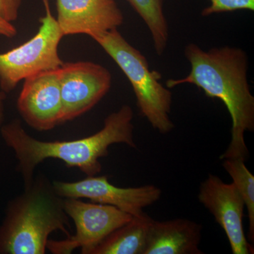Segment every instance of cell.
<instances>
[{"mask_svg": "<svg viewBox=\"0 0 254 254\" xmlns=\"http://www.w3.org/2000/svg\"><path fill=\"white\" fill-rule=\"evenodd\" d=\"M133 119L131 107L123 105L105 118L99 131L72 141H39L28 134L18 120L2 125L0 132L5 144L14 150L18 173L26 185L33 180L37 166L48 158L58 159L68 168H77L87 176H95L102 170L100 158L108 156L110 145L124 143L136 148Z\"/></svg>", "mask_w": 254, "mask_h": 254, "instance_id": "cell-2", "label": "cell"}, {"mask_svg": "<svg viewBox=\"0 0 254 254\" xmlns=\"http://www.w3.org/2000/svg\"><path fill=\"white\" fill-rule=\"evenodd\" d=\"M17 34V29L11 22L0 16V36L13 38Z\"/></svg>", "mask_w": 254, "mask_h": 254, "instance_id": "cell-18", "label": "cell"}, {"mask_svg": "<svg viewBox=\"0 0 254 254\" xmlns=\"http://www.w3.org/2000/svg\"><path fill=\"white\" fill-rule=\"evenodd\" d=\"M198 198L223 229L232 254L254 253L244 231L245 202L233 183H225L217 175L210 174L200 183Z\"/></svg>", "mask_w": 254, "mask_h": 254, "instance_id": "cell-9", "label": "cell"}, {"mask_svg": "<svg viewBox=\"0 0 254 254\" xmlns=\"http://www.w3.org/2000/svg\"><path fill=\"white\" fill-rule=\"evenodd\" d=\"M210 5L205 7L201 16H209L215 14L232 12L239 10H254V0H209Z\"/></svg>", "mask_w": 254, "mask_h": 254, "instance_id": "cell-16", "label": "cell"}, {"mask_svg": "<svg viewBox=\"0 0 254 254\" xmlns=\"http://www.w3.org/2000/svg\"><path fill=\"white\" fill-rule=\"evenodd\" d=\"M152 218L145 213L131 220L95 246L88 254H143Z\"/></svg>", "mask_w": 254, "mask_h": 254, "instance_id": "cell-13", "label": "cell"}, {"mask_svg": "<svg viewBox=\"0 0 254 254\" xmlns=\"http://www.w3.org/2000/svg\"><path fill=\"white\" fill-rule=\"evenodd\" d=\"M46 15L39 29L21 46L0 53V88L10 93L20 81L42 71L57 69L63 64L59 45L64 34L51 14L49 0H43Z\"/></svg>", "mask_w": 254, "mask_h": 254, "instance_id": "cell-5", "label": "cell"}, {"mask_svg": "<svg viewBox=\"0 0 254 254\" xmlns=\"http://www.w3.org/2000/svg\"><path fill=\"white\" fill-rule=\"evenodd\" d=\"M17 108L25 123L37 131H49L60 125L62 99L58 68L26 78Z\"/></svg>", "mask_w": 254, "mask_h": 254, "instance_id": "cell-10", "label": "cell"}, {"mask_svg": "<svg viewBox=\"0 0 254 254\" xmlns=\"http://www.w3.org/2000/svg\"><path fill=\"white\" fill-rule=\"evenodd\" d=\"M6 93L0 88V128L3 125L4 120L5 100Z\"/></svg>", "mask_w": 254, "mask_h": 254, "instance_id": "cell-19", "label": "cell"}, {"mask_svg": "<svg viewBox=\"0 0 254 254\" xmlns=\"http://www.w3.org/2000/svg\"><path fill=\"white\" fill-rule=\"evenodd\" d=\"M64 200L53 182L41 174L34 176L8 203L0 225V254H44L53 232L72 235Z\"/></svg>", "mask_w": 254, "mask_h": 254, "instance_id": "cell-3", "label": "cell"}, {"mask_svg": "<svg viewBox=\"0 0 254 254\" xmlns=\"http://www.w3.org/2000/svg\"><path fill=\"white\" fill-rule=\"evenodd\" d=\"M64 210L74 222L76 232L64 240H48L47 250L54 254H70L80 248L88 254L115 230L131 220L133 216L113 205L87 203L79 198L64 200Z\"/></svg>", "mask_w": 254, "mask_h": 254, "instance_id": "cell-6", "label": "cell"}, {"mask_svg": "<svg viewBox=\"0 0 254 254\" xmlns=\"http://www.w3.org/2000/svg\"><path fill=\"white\" fill-rule=\"evenodd\" d=\"M185 55L190 71L185 78L168 79L167 88L195 85L208 98H218L226 106L232 119L231 141L220 160L247 161L249 149L245 133L254 131V96L248 82L249 59L245 50L224 46L205 51L194 43L187 45Z\"/></svg>", "mask_w": 254, "mask_h": 254, "instance_id": "cell-1", "label": "cell"}, {"mask_svg": "<svg viewBox=\"0 0 254 254\" xmlns=\"http://www.w3.org/2000/svg\"><path fill=\"white\" fill-rule=\"evenodd\" d=\"M146 25L155 53L162 55L168 47L170 31L164 12L165 0H125Z\"/></svg>", "mask_w": 254, "mask_h": 254, "instance_id": "cell-14", "label": "cell"}, {"mask_svg": "<svg viewBox=\"0 0 254 254\" xmlns=\"http://www.w3.org/2000/svg\"><path fill=\"white\" fill-rule=\"evenodd\" d=\"M53 186L64 198H88L93 203L113 205L132 216L141 215L143 209L162 195L161 189L155 185L121 188L110 183L106 176H87L74 182L55 181Z\"/></svg>", "mask_w": 254, "mask_h": 254, "instance_id": "cell-8", "label": "cell"}, {"mask_svg": "<svg viewBox=\"0 0 254 254\" xmlns=\"http://www.w3.org/2000/svg\"><path fill=\"white\" fill-rule=\"evenodd\" d=\"M22 0H0V16L9 22L16 21Z\"/></svg>", "mask_w": 254, "mask_h": 254, "instance_id": "cell-17", "label": "cell"}, {"mask_svg": "<svg viewBox=\"0 0 254 254\" xmlns=\"http://www.w3.org/2000/svg\"><path fill=\"white\" fill-rule=\"evenodd\" d=\"M58 71L62 99L60 124L89 111L111 88V73L99 64L64 63Z\"/></svg>", "mask_w": 254, "mask_h": 254, "instance_id": "cell-7", "label": "cell"}, {"mask_svg": "<svg viewBox=\"0 0 254 254\" xmlns=\"http://www.w3.org/2000/svg\"><path fill=\"white\" fill-rule=\"evenodd\" d=\"M222 167L232 179V183L242 199L248 212V238L254 241V176L246 166L245 161L241 159L222 160Z\"/></svg>", "mask_w": 254, "mask_h": 254, "instance_id": "cell-15", "label": "cell"}, {"mask_svg": "<svg viewBox=\"0 0 254 254\" xmlns=\"http://www.w3.org/2000/svg\"><path fill=\"white\" fill-rule=\"evenodd\" d=\"M202 225L187 219L150 222L143 254H202Z\"/></svg>", "mask_w": 254, "mask_h": 254, "instance_id": "cell-12", "label": "cell"}, {"mask_svg": "<svg viewBox=\"0 0 254 254\" xmlns=\"http://www.w3.org/2000/svg\"><path fill=\"white\" fill-rule=\"evenodd\" d=\"M56 18L64 36L92 37L118 29L124 15L115 0H56Z\"/></svg>", "mask_w": 254, "mask_h": 254, "instance_id": "cell-11", "label": "cell"}, {"mask_svg": "<svg viewBox=\"0 0 254 254\" xmlns=\"http://www.w3.org/2000/svg\"><path fill=\"white\" fill-rule=\"evenodd\" d=\"M121 68L131 83L142 116L161 134L173 131L170 118L173 93L160 82L161 73L150 70L146 58L118 31L103 32L91 37Z\"/></svg>", "mask_w": 254, "mask_h": 254, "instance_id": "cell-4", "label": "cell"}]
</instances>
